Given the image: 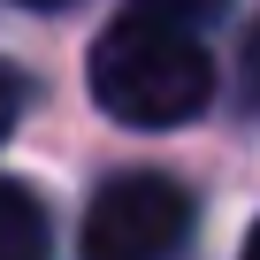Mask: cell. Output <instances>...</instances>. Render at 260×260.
<instances>
[{
  "label": "cell",
  "mask_w": 260,
  "mask_h": 260,
  "mask_svg": "<svg viewBox=\"0 0 260 260\" xmlns=\"http://www.w3.org/2000/svg\"><path fill=\"white\" fill-rule=\"evenodd\" d=\"M237 77H245V100L260 107V23L245 31V54H237Z\"/></svg>",
  "instance_id": "6"
},
{
  "label": "cell",
  "mask_w": 260,
  "mask_h": 260,
  "mask_svg": "<svg viewBox=\"0 0 260 260\" xmlns=\"http://www.w3.org/2000/svg\"><path fill=\"white\" fill-rule=\"evenodd\" d=\"M0 260H46V207L16 176H0Z\"/></svg>",
  "instance_id": "3"
},
{
  "label": "cell",
  "mask_w": 260,
  "mask_h": 260,
  "mask_svg": "<svg viewBox=\"0 0 260 260\" xmlns=\"http://www.w3.org/2000/svg\"><path fill=\"white\" fill-rule=\"evenodd\" d=\"M92 100L122 130H176V122L207 115L214 61H207L199 31L130 8L122 23H107L92 39Z\"/></svg>",
  "instance_id": "1"
},
{
  "label": "cell",
  "mask_w": 260,
  "mask_h": 260,
  "mask_svg": "<svg viewBox=\"0 0 260 260\" xmlns=\"http://www.w3.org/2000/svg\"><path fill=\"white\" fill-rule=\"evenodd\" d=\"M191 237V191L161 169L107 176L84 207V260H169Z\"/></svg>",
  "instance_id": "2"
},
{
  "label": "cell",
  "mask_w": 260,
  "mask_h": 260,
  "mask_svg": "<svg viewBox=\"0 0 260 260\" xmlns=\"http://www.w3.org/2000/svg\"><path fill=\"white\" fill-rule=\"evenodd\" d=\"M138 16H161V23H184V31H199V23H222V8L230 0H130Z\"/></svg>",
  "instance_id": "4"
},
{
  "label": "cell",
  "mask_w": 260,
  "mask_h": 260,
  "mask_svg": "<svg viewBox=\"0 0 260 260\" xmlns=\"http://www.w3.org/2000/svg\"><path fill=\"white\" fill-rule=\"evenodd\" d=\"M23 8H69V0H23Z\"/></svg>",
  "instance_id": "8"
},
{
  "label": "cell",
  "mask_w": 260,
  "mask_h": 260,
  "mask_svg": "<svg viewBox=\"0 0 260 260\" xmlns=\"http://www.w3.org/2000/svg\"><path fill=\"white\" fill-rule=\"evenodd\" d=\"M237 260H260V222L245 230V252H237Z\"/></svg>",
  "instance_id": "7"
},
{
  "label": "cell",
  "mask_w": 260,
  "mask_h": 260,
  "mask_svg": "<svg viewBox=\"0 0 260 260\" xmlns=\"http://www.w3.org/2000/svg\"><path fill=\"white\" fill-rule=\"evenodd\" d=\"M23 107H31V77H23L16 61H0V138L23 122Z\"/></svg>",
  "instance_id": "5"
}]
</instances>
